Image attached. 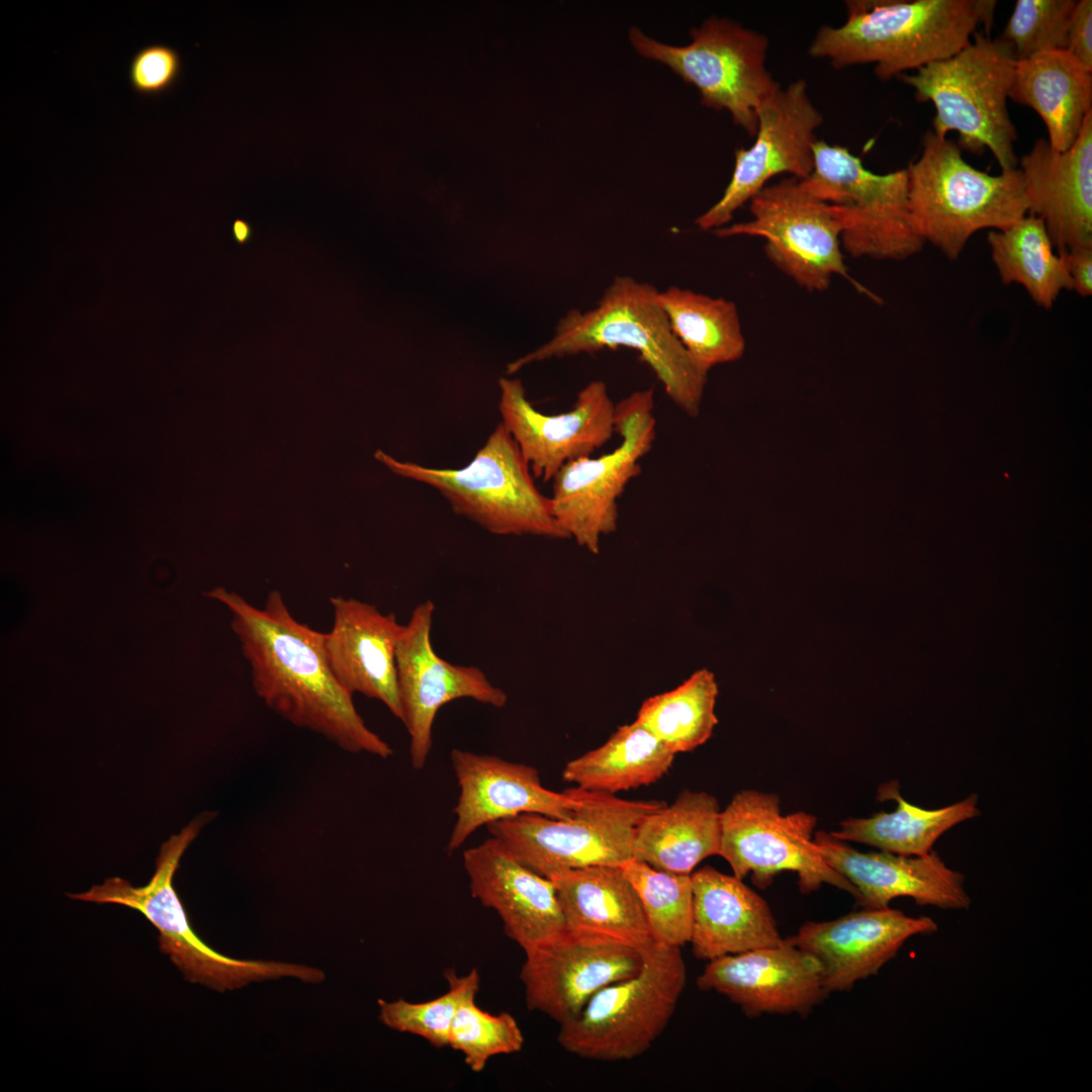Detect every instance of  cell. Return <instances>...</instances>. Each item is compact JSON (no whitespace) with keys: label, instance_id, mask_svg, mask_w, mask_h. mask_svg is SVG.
Here are the masks:
<instances>
[{"label":"cell","instance_id":"20","mask_svg":"<svg viewBox=\"0 0 1092 1092\" xmlns=\"http://www.w3.org/2000/svg\"><path fill=\"white\" fill-rule=\"evenodd\" d=\"M937 928L927 916L911 917L890 907L863 908L834 920L805 922L786 939L818 961L831 993L848 991L877 975L909 938Z\"/></svg>","mask_w":1092,"mask_h":1092},{"label":"cell","instance_id":"40","mask_svg":"<svg viewBox=\"0 0 1092 1092\" xmlns=\"http://www.w3.org/2000/svg\"><path fill=\"white\" fill-rule=\"evenodd\" d=\"M1066 51L1092 70V1L1076 2L1070 22Z\"/></svg>","mask_w":1092,"mask_h":1092},{"label":"cell","instance_id":"8","mask_svg":"<svg viewBox=\"0 0 1092 1092\" xmlns=\"http://www.w3.org/2000/svg\"><path fill=\"white\" fill-rule=\"evenodd\" d=\"M640 948L635 975L600 990L560 1025L557 1040L564 1050L588 1060H632L662 1033L686 986V964L679 946L650 938Z\"/></svg>","mask_w":1092,"mask_h":1092},{"label":"cell","instance_id":"25","mask_svg":"<svg viewBox=\"0 0 1092 1092\" xmlns=\"http://www.w3.org/2000/svg\"><path fill=\"white\" fill-rule=\"evenodd\" d=\"M330 603L334 619L324 645L334 675L352 695L378 700L400 719L396 646L403 625L357 599L338 596Z\"/></svg>","mask_w":1092,"mask_h":1092},{"label":"cell","instance_id":"4","mask_svg":"<svg viewBox=\"0 0 1092 1092\" xmlns=\"http://www.w3.org/2000/svg\"><path fill=\"white\" fill-rule=\"evenodd\" d=\"M214 817V812H204L164 842L156 860L155 873L147 885L133 887L127 881L113 877L86 892L68 896L98 904H118L141 912L158 929L160 950L169 956L191 983L218 992L239 989L252 982L281 978L321 983L325 974L320 969L276 961L229 958L209 947L192 929L173 887V877L185 850Z\"/></svg>","mask_w":1092,"mask_h":1092},{"label":"cell","instance_id":"13","mask_svg":"<svg viewBox=\"0 0 1092 1092\" xmlns=\"http://www.w3.org/2000/svg\"><path fill=\"white\" fill-rule=\"evenodd\" d=\"M817 818L805 811L783 815L780 797L742 790L721 811V855L733 875L743 880L751 874L759 889L771 885L782 872L798 876L802 894L827 884L853 896L855 887L833 870L814 842Z\"/></svg>","mask_w":1092,"mask_h":1092},{"label":"cell","instance_id":"5","mask_svg":"<svg viewBox=\"0 0 1092 1092\" xmlns=\"http://www.w3.org/2000/svg\"><path fill=\"white\" fill-rule=\"evenodd\" d=\"M962 151L928 130L921 155L905 169L914 229L949 260L960 257L977 232L1004 230L1028 213L1018 168L991 175L969 164Z\"/></svg>","mask_w":1092,"mask_h":1092},{"label":"cell","instance_id":"10","mask_svg":"<svg viewBox=\"0 0 1092 1092\" xmlns=\"http://www.w3.org/2000/svg\"><path fill=\"white\" fill-rule=\"evenodd\" d=\"M690 33L692 41L681 47L659 42L637 27L629 29V39L639 55L694 85L705 106L727 110L736 125L755 135L760 106L781 87L766 67L767 38L716 16Z\"/></svg>","mask_w":1092,"mask_h":1092},{"label":"cell","instance_id":"24","mask_svg":"<svg viewBox=\"0 0 1092 1092\" xmlns=\"http://www.w3.org/2000/svg\"><path fill=\"white\" fill-rule=\"evenodd\" d=\"M471 896L493 909L525 951L566 928L552 881L525 867L496 838L463 852Z\"/></svg>","mask_w":1092,"mask_h":1092},{"label":"cell","instance_id":"22","mask_svg":"<svg viewBox=\"0 0 1092 1092\" xmlns=\"http://www.w3.org/2000/svg\"><path fill=\"white\" fill-rule=\"evenodd\" d=\"M814 842L825 861L855 887L862 908H886L898 897L944 910L971 906L965 876L948 868L933 849L923 855L860 852L826 831L816 832Z\"/></svg>","mask_w":1092,"mask_h":1092},{"label":"cell","instance_id":"3","mask_svg":"<svg viewBox=\"0 0 1092 1092\" xmlns=\"http://www.w3.org/2000/svg\"><path fill=\"white\" fill-rule=\"evenodd\" d=\"M658 292L648 282L616 276L593 308L569 310L558 322L552 339L509 363L508 374L551 358L626 347L639 354L673 403L697 417L708 374L671 332Z\"/></svg>","mask_w":1092,"mask_h":1092},{"label":"cell","instance_id":"14","mask_svg":"<svg viewBox=\"0 0 1092 1092\" xmlns=\"http://www.w3.org/2000/svg\"><path fill=\"white\" fill-rule=\"evenodd\" d=\"M751 219L714 231L719 238L759 237L770 262L802 288L820 292L833 276L849 279L840 207L813 196L795 177L766 185L749 201Z\"/></svg>","mask_w":1092,"mask_h":1092},{"label":"cell","instance_id":"36","mask_svg":"<svg viewBox=\"0 0 1092 1092\" xmlns=\"http://www.w3.org/2000/svg\"><path fill=\"white\" fill-rule=\"evenodd\" d=\"M444 976L448 990L432 1000L415 1003L402 998L391 1002L379 999L382 1023L394 1030L421 1036L435 1048L448 1046L455 1013L465 1000L476 997L480 978L475 968L463 976L448 969Z\"/></svg>","mask_w":1092,"mask_h":1092},{"label":"cell","instance_id":"32","mask_svg":"<svg viewBox=\"0 0 1092 1092\" xmlns=\"http://www.w3.org/2000/svg\"><path fill=\"white\" fill-rule=\"evenodd\" d=\"M658 301L671 332L704 373L744 355L746 343L734 302L677 286L659 290Z\"/></svg>","mask_w":1092,"mask_h":1092},{"label":"cell","instance_id":"35","mask_svg":"<svg viewBox=\"0 0 1092 1092\" xmlns=\"http://www.w3.org/2000/svg\"><path fill=\"white\" fill-rule=\"evenodd\" d=\"M621 867L639 896L652 939L679 947L690 942L693 927L691 875L657 870L636 858Z\"/></svg>","mask_w":1092,"mask_h":1092},{"label":"cell","instance_id":"17","mask_svg":"<svg viewBox=\"0 0 1092 1092\" xmlns=\"http://www.w3.org/2000/svg\"><path fill=\"white\" fill-rule=\"evenodd\" d=\"M435 606L427 600L418 605L403 625L396 646L397 689L400 721L410 735L412 766L421 770L432 748V729L440 708L468 698L503 708L507 694L493 686L473 665L453 664L441 658L431 642Z\"/></svg>","mask_w":1092,"mask_h":1092},{"label":"cell","instance_id":"16","mask_svg":"<svg viewBox=\"0 0 1092 1092\" xmlns=\"http://www.w3.org/2000/svg\"><path fill=\"white\" fill-rule=\"evenodd\" d=\"M822 121L804 80L780 87L758 110L753 145L735 152L733 174L723 195L697 217L699 229L714 232L728 225L735 211L778 175L807 178L814 168L815 132Z\"/></svg>","mask_w":1092,"mask_h":1092},{"label":"cell","instance_id":"41","mask_svg":"<svg viewBox=\"0 0 1092 1092\" xmlns=\"http://www.w3.org/2000/svg\"><path fill=\"white\" fill-rule=\"evenodd\" d=\"M1073 290L1083 297L1092 294V247H1078L1063 254Z\"/></svg>","mask_w":1092,"mask_h":1092},{"label":"cell","instance_id":"7","mask_svg":"<svg viewBox=\"0 0 1092 1092\" xmlns=\"http://www.w3.org/2000/svg\"><path fill=\"white\" fill-rule=\"evenodd\" d=\"M375 457L397 475L437 489L455 514L489 533L568 539L552 515L550 497L535 485L529 464L502 423L461 468L426 467L380 450Z\"/></svg>","mask_w":1092,"mask_h":1092},{"label":"cell","instance_id":"28","mask_svg":"<svg viewBox=\"0 0 1092 1092\" xmlns=\"http://www.w3.org/2000/svg\"><path fill=\"white\" fill-rule=\"evenodd\" d=\"M721 846V810L706 792L684 790L670 806L649 813L637 826L634 858L674 874L691 875Z\"/></svg>","mask_w":1092,"mask_h":1092},{"label":"cell","instance_id":"9","mask_svg":"<svg viewBox=\"0 0 1092 1092\" xmlns=\"http://www.w3.org/2000/svg\"><path fill=\"white\" fill-rule=\"evenodd\" d=\"M578 800L573 815L557 819L524 813L488 824L514 857L536 874L552 876L589 866H622L634 858L637 826L664 805L614 794L570 788Z\"/></svg>","mask_w":1092,"mask_h":1092},{"label":"cell","instance_id":"19","mask_svg":"<svg viewBox=\"0 0 1092 1092\" xmlns=\"http://www.w3.org/2000/svg\"><path fill=\"white\" fill-rule=\"evenodd\" d=\"M697 986L726 996L748 1017L806 1015L829 994L818 961L787 939L709 961Z\"/></svg>","mask_w":1092,"mask_h":1092},{"label":"cell","instance_id":"11","mask_svg":"<svg viewBox=\"0 0 1092 1092\" xmlns=\"http://www.w3.org/2000/svg\"><path fill=\"white\" fill-rule=\"evenodd\" d=\"M813 151V171L801 182L819 200L841 208L840 243L848 255L901 261L923 249L909 212L905 169L876 174L846 148L824 141L817 140Z\"/></svg>","mask_w":1092,"mask_h":1092},{"label":"cell","instance_id":"29","mask_svg":"<svg viewBox=\"0 0 1092 1092\" xmlns=\"http://www.w3.org/2000/svg\"><path fill=\"white\" fill-rule=\"evenodd\" d=\"M549 879L568 928L638 946L652 938L639 896L621 866H589Z\"/></svg>","mask_w":1092,"mask_h":1092},{"label":"cell","instance_id":"6","mask_svg":"<svg viewBox=\"0 0 1092 1092\" xmlns=\"http://www.w3.org/2000/svg\"><path fill=\"white\" fill-rule=\"evenodd\" d=\"M953 56L900 77L918 102L933 104V132L956 131L962 150L988 149L1001 171L1016 169L1017 133L1007 100L1017 60L999 37L979 30Z\"/></svg>","mask_w":1092,"mask_h":1092},{"label":"cell","instance_id":"26","mask_svg":"<svg viewBox=\"0 0 1092 1092\" xmlns=\"http://www.w3.org/2000/svg\"><path fill=\"white\" fill-rule=\"evenodd\" d=\"M694 956L712 961L781 944L783 938L766 901L734 875L711 866L691 874Z\"/></svg>","mask_w":1092,"mask_h":1092},{"label":"cell","instance_id":"21","mask_svg":"<svg viewBox=\"0 0 1092 1092\" xmlns=\"http://www.w3.org/2000/svg\"><path fill=\"white\" fill-rule=\"evenodd\" d=\"M450 758L459 796L453 810L456 822L447 843L449 852L483 825L524 813L568 819L578 805L570 789L563 793L546 789L531 765L457 748Z\"/></svg>","mask_w":1092,"mask_h":1092},{"label":"cell","instance_id":"39","mask_svg":"<svg viewBox=\"0 0 1092 1092\" xmlns=\"http://www.w3.org/2000/svg\"><path fill=\"white\" fill-rule=\"evenodd\" d=\"M179 71L180 58L175 50L151 44L134 55L129 66V81L141 94H159L175 82Z\"/></svg>","mask_w":1092,"mask_h":1092},{"label":"cell","instance_id":"18","mask_svg":"<svg viewBox=\"0 0 1092 1092\" xmlns=\"http://www.w3.org/2000/svg\"><path fill=\"white\" fill-rule=\"evenodd\" d=\"M502 424L517 442L535 478L552 480L566 463L592 456L615 432V407L607 384L593 380L572 408L558 415L537 411L519 379L500 378Z\"/></svg>","mask_w":1092,"mask_h":1092},{"label":"cell","instance_id":"23","mask_svg":"<svg viewBox=\"0 0 1092 1092\" xmlns=\"http://www.w3.org/2000/svg\"><path fill=\"white\" fill-rule=\"evenodd\" d=\"M1019 165L1028 214L1043 220L1057 253L1092 247V111L1069 150L1039 139Z\"/></svg>","mask_w":1092,"mask_h":1092},{"label":"cell","instance_id":"12","mask_svg":"<svg viewBox=\"0 0 1092 1092\" xmlns=\"http://www.w3.org/2000/svg\"><path fill=\"white\" fill-rule=\"evenodd\" d=\"M652 388L637 390L616 403L615 432L620 445L599 457L566 463L553 477L552 515L559 527L592 554H599L603 537L616 532L618 499L630 480L641 473V459L656 438Z\"/></svg>","mask_w":1092,"mask_h":1092},{"label":"cell","instance_id":"2","mask_svg":"<svg viewBox=\"0 0 1092 1092\" xmlns=\"http://www.w3.org/2000/svg\"><path fill=\"white\" fill-rule=\"evenodd\" d=\"M995 0L847 1L839 26H822L809 55L836 68L874 64L883 81L947 59L980 26L990 34Z\"/></svg>","mask_w":1092,"mask_h":1092},{"label":"cell","instance_id":"33","mask_svg":"<svg viewBox=\"0 0 1092 1092\" xmlns=\"http://www.w3.org/2000/svg\"><path fill=\"white\" fill-rule=\"evenodd\" d=\"M987 241L1001 281L1023 286L1036 305L1050 309L1063 290H1073L1064 256L1056 253L1040 217L1027 213L990 231Z\"/></svg>","mask_w":1092,"mask_h":1092},{"label":"cell","instance_id":"37","mask_svg":"<svg viewBox=\"0 0 1092 1092\" xmlns=\"http://www.w3.org/2000/svg\"><path fill=\"white\" fill-rule=\"evenodd\" d=\"M524 1035L516 1019L508 1012L491 1014L480 1009L475 997L465 1000L453 1018L448 1046L460 1052L465 1064L476 1073L488 1060L498 1055L518 1053Z\"/></svg>","mask_w":1092,"mask_h":1092},{"label":"cell","instance_id":"30","mask_svg":"<svg viewBox=\"0 0 1092 1092\" xmlns=\"http://www.w3.org/2000/svg\"><path fill=\"white\" fill-rule=\"evenodd\" d=\"M877 797L881 801L895 800L897 809L868 818H847L840 822L837 831L830 833L844 841L864 843L892 853L923 855L932 850L944 832L980 814L976 794L942 808L923 809L907 802L900 794L898 782L891 781L879 788Z\"/></svg>","mask_w":1092,"mask_h":1092},{"label":"cell","instance_id":"34","mask_svg":"<svg viewBox=\"0 0 1092 1092\" xmlns=\"http://www.w3.org/2000/svg\"><path fill=\"white\" fill-rule=\"evenodd\" d=\"M718 684L712 671H695L676 688L646 699L635 721L674 754L704 744L718 723Z\"/></svg>","mask_w":1092,"mask_h":1092},{"label":"cell","instance_id":"15","mask_svg":"<svg viewBox=\"0 0 1092 1092\" xmlns=\"http://www.w3.org/2000/svg\"><path fill=\"white\" fill-rule=\"evenodd\" d=\"M640 946L566 926L524 951L520 978L528 1008L559 1025L575 1018L600 990L638 972Z\"/></svg>","mask_w":1092,"mask_h":1092},{"label":"cell","instance_id":"42","mask_svg":"<svg viewBox=\"0 0 1092 1092\" xmlns=\"http://www.w3.org/2000/svg\"><path fill=\"white\" fill-rule=\"evenodd\" d=\"M235 235L239 241H244L249 235V225L242 220H237L234 225Z\"/></svg>","mask_w":1092,"mask_h":1092},{"label":"cell","instance_id":"31","mask_svg":"<svg viewBox=\"0 0 1092 1092\" xmlns=\"http://www.w3.org/2000/svg\"><path fill=\"white\" fill-rule=\"evenodd\" d=\"M674 755L634 720L618 727L598 748L568 761L562 778L583 790L615 794L655 783Z\"/></svg>","mask_w":1092,"mask_h":1092},{"label":"cell","instance_id":"1","mask_svg":"<svg viewBox=\"0 0 1092 1092\" xmlns=\"http://www.w3.org/2000/svg\"><path fill=\"white\" fill-rule=\"evenodd\" d=\"M206 595L230 611L253 690L269 709L351 753L380 758L393 754L365 724L353 695L334 675L325 652V633L296 620L279 590H270L261 608L223 587Z\"/></svg>","mask_w":1092,"mask_h":1092},{"label":"cell","instance_id":"38","mask_svg":"<svg viewBox=\"0 0 1092 1092\" xmlns=\"http://www.w3.org/2000/svg\"><path fill=\"white\" fill-rule=\"evenodd\" d=\"M1076 0H1017L999 38L1017 61L1066 50Z\"/></svg>","mask_w":1092,"mask_h":1092},{"label":"cell","instance_id":"27","mask_svg":"<svg viewBox=\"0 0 1092 1092\" xmlns=\"http://www.w3.org/2000/svg\"><path fill=\"white\" fill-rule=\"evenodd\" d=\"M1009 99L1032 108L1045 124L1051 147L1065 152L1092 111V70L1066 50L1033 55L1016 62Z\"/></svg>","mask_w":1092,"mask_h":1092}]
</instances>
